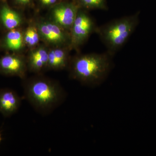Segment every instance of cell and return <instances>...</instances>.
<instances>
[{"instance_id":"7a4b0ae2","label":"cell","mask_w":156,"mask_h":156,"mask_svg":"<svg viewBox=\"0 0 156 156\" xmlns=\"http://www.w3.org/2000/svg\"><path fill=\"white\" fill-rule=\"evenodd\" d=\"M139 13L114 20L100 27L96 33L112 56L128 41L139 23Z\"/></svg>"},{"instance_id":"e0dca14e","label":"cell","mask_w":156,"mask_h":156,"mask_svg":"<svg viewBox=\"0 0 156 156\" xmlns=\"http://www.w3.org/2000/svg\"><path fill=\"white\" fill-rule=\"evenodd\" d=\"M1 140H2V138H1V134H0V142H1Z\"/></svg>"},{"instance_id":"4fadbf2b","label":"cell","mask_w":156,"mask_h":156,"mask_svg":"<svg viewBox=\"0 0 156 156\" xmlns=\"http://www.w3.org/2000/svg\"><path fill=\"white\" fill-rule=\"evenodd\" d=\"M24 44L30 48L35 47L40 42V34L36 26L30 25L23 33Z\"/></svg>"},{"instance_id":"2e32d148","label":"cell","mask_w":156,"mask_h":156,"mask_svg":"<svg viewBox=\"0 0 156 156\" xmlns=\"http://www.w3.org/2000/svg\"><path fill=\"white\" fill-rule=\"evenodd\" d=\"M34 0H12L13 5L17 8H25L30 7Z\"/></svg>"},{"instance_id":"30bf717a","label":"cell","mask_w":156,"mask_h":156,"mask_svg":"<svg viewBox=\"0 0 156 156\" xmlns=\"http://www.w3.org/2000/svg\"><path fill=\"white\" fill-rule=\"evenodd\" d=\"M23 21L21 15L11 8L7 1L0 2V23L7 30L18 28Z\"/></svg>"},{"instance_id":"6da1fadb","label":"cell","mask_w":156,"mask_h":156,"mask_svg":"<svg viewBox=\"0 0 156 156\" xmlns=\"http://www.w3.org/2000/svg\"><path fill=\"white\" fill-rule=\"evenodd\" d=\"M113 56L108 52L79 55L70 59V76L85 85L94 86L103 82L113 66Z\"/></svg>"},{"instance_id":"52a82bcc","label":"cell","mask_w":156,"mask_h":156,"mask_svg":"<svg viewBox=\"0 0 156 156\" xmlns=\"http://www.w3.org/2000/svg\"><path fill=\"white\" fill-rule=\"evenodd\" d=\"M27 69V59L18 53H9L0 58V73L3 75L23 79Z\"/></svg>"},{"instance_id":"ac0fdd59","label":"cell","mask_w":156,"mask_h":156,"mask_svg":"<svg viewBox=\"0 0 156 156\" xmlns=\"http://www.w3.org/2000/svg\"><path fill=\"white\" fill-rule=\"evenodd\" d=\"M7 0H0V2H2V1H6Z\"/></svg>"},{"instance_id":"9a60e30c","label":"cell","mask_w":156,"mask_h":156,"mask_svg":"<svg viewBox=\"0 0 156 156\" xmlns=\"http://www.w3.org/2000/svg\"><path fill=\"white\" fill-rule=\"evenodd\" d=\"M37 5L43 9L52 8L64 0H36Z\"/></svg>"},{"instance_id":"7c38bea8","label":"cell","mask_w":156,"mask_h":156,"mask_svg":"<svg viewBox=\"0 0 156 156\" xmlns=\"http://www.w3.org/2000/svg\"><path fill=\"white\" fill-rule=\"evenodd\" d=\"M8 31L3 39L2 46L8 51L18 53L25 44L23 33L18 28Z\"/></svg>"},{"instance_id":"5b68a950","label":"cell","mask_w":156,"mask_h":156,"mask_svg":"<svg viewBox=\"0 0 156 156\" xmlns=\"http://www.w3.org/2000/svg\"><path fill=\"white\" fill-rule=\"evenodd\" d=\"M41 39L53 47L70 48V34L50 19H41L36 23ZM71 49V48H70Z\"/></svg>"},{"instance_id":"ba28073f","label":"cell","mask_w":156,"mask_h":156,"mask_svg":"<svg viewBox=\"0 0 156 156\" xmlns=\"http://www.w3.org/2000/svg\"><path fill=\"white\" fill-rule=\"evenodd\" d=\"M21 99L17 93L11 89L0 90V113L7 117L14 114L19 108Z\"/></svg>"},{"instance_id":"8fae6325","label":"cell","mask_w":156,"mask_h":156,"mask_svg":"<svg viewBox=\"0 0 156 156\" xmlns=\"http://www.w3.org/2000/svg\"><path fill=\"white\" fill-rule=\"evenodd\" d=\"M49 50L44 46H40L32 50L27 59V68L35 73L41 72L48 68Z\"/></svg>"},{"instance_id":"5bb4252c","label":"cell","mask_w":156,"mask_h":156,"mask_svg":"<svg viewBox=\"0 0 156 156\" xmlns=\"http://www.w3.org/2000/svg\"><path fill=\"white\" fill-rule=\"evenodd\" d=\"M80 9L86 10L108 9L106 0H76Z\"/></svg>"},{"instance_id":"277c9868","label":"cell","mask_w":156,"mask_h":156,"mask_svg":"<svg viewBox=\"0 0 156 156\" xmlns=\"http://www.w3.org/2000/svg\"><path fill=\"white\" fill-rule=\"evenodd\" d=\"M98 27L87 10L80 9L70 30L71 50L83 44L92 33H96Z\"/></svg>"},{"instance_id":"9c48e42d","label":"cell","mask_w":156,"mask_h":156,"mask_svg":"<svg viewBox=\"0 0 156 156\" xmlns=\"http://www.w3.org/2000/svg\"><path fill=\"white\" fill-rule=\"evenodd\" d=\"M70 48L68 47H53L49 50L48 68L61 70L69 66V52Z\"/></svg>"},{"instance_id":"3957f363","label":"cell","mask_w":156,"mask_h":156,"mask_svg":"<svg viewBox=\"0 0 156 156\" xmlns=\"http://www.w3.org/2000/svg\"><path fill=\"white\" fill-rule=\"evenodd\" d=\"M24 93L31 104L44 112L55 108L64 97L63 90L58 83L44 78L28 81L24 87Z\"/></svg>"},{"instance_id":"8992f818","label":"cell","mask_w":156,"mask_h":156,"mask_svg":"<svg viewBox=\"0 0 156 156\" xmlns=\"http://www.w3.org/2000/svg\"><path fill=\"white\" fill-rule=\"evenodd\" d=\"M80 9L76 0H64L50 8V19L70 32Z\"/></svg>"}]
</instances>
